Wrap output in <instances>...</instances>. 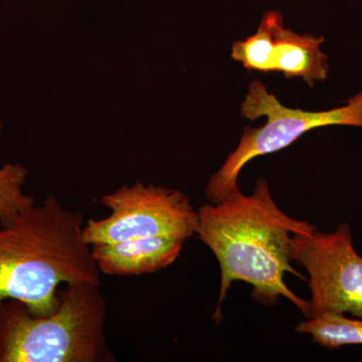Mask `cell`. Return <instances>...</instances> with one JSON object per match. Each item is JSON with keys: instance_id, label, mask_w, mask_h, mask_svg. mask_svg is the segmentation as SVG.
<instances>
[{"instance_id": "8992f818", "label": "cell", "mask_w": 362, "mask_h": 362, "mask_svg": "<svg viewBox=\"0 0 362 362\" xmlns=\"http://www.w3.org/2000/svg\"><path fill=\"white\" fill-rule=\"evenodd\" d=\"M290 258L308 273V318L325 312L362 318V257L354 250L349 223L329 233L316 228L292 233Z\"/></svg>"}, {"instance_id": "9c48e42d", "label": "cell", "mask_w": 362, "mask_h": 362, "mask_svg": "<svg viewBox=\"0 0 362 362\" xmlns=\"http://www.w3.org/2000/svg\"><path fill=\"white\" fill-rule=\"evenodd\" d=\"M296 331L309 334L312 342L326 349L362 344V318H347L344 314L325 312L298 324Z\"/></svg>"}, {"instance_id": "277c9868", "label": "cell", "mask_w": 362, "mask_h": 362, "mask_svg": "<svg viewBox=\"0 0 362 362\" xmlns=\"http://www.w3.org/2000/svg\"><path fill=\"white\" fill-rule=\"evenodd\" d=\"M240 111L247 120L266 118V122L259 127L246 126L237 148L209 178L206 195L211 204L223 201L240 190L238 180L240 173L252 159L287 148L317 128H362V90L342 106L329 110L306 111L285 106L261 81H252L240 103Z\"/></svg>"}, {"instance_id": "3957f363", "label": "cell", "mask_w": 362, "mask_h": 362, "mask_svg": "<svg viewBox=\"0 0 362 362\" xmlns=\"http://www.w3.org/2000/svg\"><path fill=\"white\" fill-rule=\"evenodd\" d=\"M58 309L33 315L25 303L0 302V362L114 361L105 337L106 302L100 284L59 289Z\"/></svg>"}, {"instance_id": "ba28073f", "label": "cell", "mask_w": 362, "mask_h": 362, "mask_svg": "<svg viewBox=\"0 0 362 362\" xmlns=\"http://www.w3.org/2000/svg\"><path fill=\"white\" fill-rule=\"evenodd\" d=\"M185 240L139 238L90 246L100 272L108 276H140L168 268L180 257Z\"/></svg>"}, {"instance_id": "52a82bcc", "label": "cell", "mask_w": 362, "mask_h": 362, "mask_svg": "<svg viewBox=\"0 0 362 362\" xmlns=\"http://www.w3.org/2000/svg\"><path fill=\"white\" fill-rule=\"evenodd\" d=\"M323 44V37L286 28L282 13L271 9L262 16L256 33L233 42L230 57L247 71L280 73L314 87L329 74Z\"/></svg>"}, {"instance_id": "30bf717a", "label": "cell", "mask_w": 362, "mask_h": 362, "mask_svg": "<svg viewBox=\"0 0 362 362\" xmlns=\"http://www.w3.org/2000/svg\"><path fill=\"white\" fill-rule=\"evenodd\" d=\"M2 124L0 123V134ZM28 170L21 164L7 163L0 168V225L35 206V199L23 190Z\"/></svg>"}, {"instance_id": "6da1fadb", "label": "cell", "mask_w": 362, "mask_h": 362, "mask_svg": "<svg viewBox=\"0 0 362 362\" xmlns=\"http://www.w3.org/2000/svg\"><path fill=\"white\" fill-rule=\"evenodd\" d=\"M197 235L214 252L221 268V288L214 319L235 281L252 286V299L273 306L279 298L289 300L308 318L309 301L286 285V273L305 280L291 266L292 233L315 228L286 214L274 201L266 180L256 181L251 195L240 190L216 204L199 207Z\"/></svg>"}, {"instance_id": "7a4b0ae2", "label": "cell", "mask_w": 362, "mask_h": 362, "mask_svg": "<svg viewBox=\"0 0 362 362\" xmlns=\"http://www.w3.org/2000/svg\"><path fill=\"white\" fill-rule=\"evenodd\" d=\"M84 216L49 197L0 225V302H23L33 315L58 309L61 285L100 284L83 238Z\"/></svg>"}, {"instance_id": "5b68a950", "label": "cell", "mask_w": 362, "mask_h": 362, "mask_svg": "<svg viewBox=\"0 0 362 362\" xmlns=\"http://www.w3.org/2000/svg\"><path fill=\"white\" fill-rule=\"evenodd\" d=\"M110 214L90 218L83 228L86 244H111L139 238H180L197 235L199 214L188 197L173 188L136 182L102 195Z\"/></svg>"}]
</instances>
